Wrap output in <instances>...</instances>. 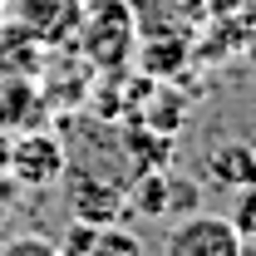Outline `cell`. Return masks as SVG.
Masks as SVG:
<instances>
[{"label":"cell","mask_w":256,"mask_h":256,"mask_svg":"<svg viewBox=\"0 0 256 256\" xmlns=\"http://www.w3.org/2000/svg\"><path fill=\"white\" fill-rule=\"evenodd\" d=\"M74 50L84 54L89 69L104 74H124L133 50H138V20L128 0H84L79 30H74Z\"/></svg>","instance_id":"cell-1"},{"label":"cell","mask_w":256,"mask_h":256,"mask_svg":"<svg viewBox=\"0 0 256 256\" xmlns=\"http://www.w3.org/2000/svg\"><path fill=\"white\" fill-rule=\"evenodd\" d=\"M69 168V148L60 133H50L44 124L10 133V178L15 188H54Z\"/></svg>","instance_id":"cell-2"},{"label":"cell","mask_w":256,"mask_h":256,"mask_svg":"<svg viewBox=\"0 0 256 256\" xmlns=\"http://www.w3.org/2000/svg\"><path fill=\"white\" fill-rule=\"evenodd\" d=\"M162 256H246V242L232 226V217L197 207L188 217H178V226L162 242Z\"/></svg>","instance_id":"cell-3"},{"label":"cell","mask_w":256,"mask_h":256,"mask_svg":"<svg viewBox=\"0 0 256 256\" xmlns=\"http://www.w3.org/2000/svg\"><path fill=\"white\" fill-rule=\"evenodd\" d=\"M79 15H84V0H10L5 5V20L15 30H25L34 44H44V50L74 44Z\"/></svg>","instance_id":"cell-4"},{"label":"cell","mask_w":256,"mask_h":256,"mask_svg":"<svg viewBox=\"0 0 256 256\" xmlns=\"http://www.w3.org/2000/svg\"><path fill=\"white\" fill-rule=\"evenodd\" d=\"M64 178H69V212H74V222L104 226V222H118L124 217L128 192L114 178H98L89 168H64Z\"/></svg>","instance_id":"cell-5"},{"label":"cell","mask_w":256,"mask_h":256,"mask_svg":"<svg viewBox=\"0 0 256 256\" xmlns=\"http://www.w3.org/2000/svg\"><path fill=\"white\" fill-rule=\"evenodd\" d=\"M44 114H50V104L40 94V79L0 69V133L34 128V124H44Z\"/></svg>","instance_id":"cell-6"},{"label":"cell","mask_w":256,"mask_h":256,"mask_svg":"<svg viewBox=\"0 0 256 256\" xmlns=\"http://www.w3.org/2000/svg\"><path fill=\"white\" fill-rule=\"evenodd\" d=\"M202 168H207V178L217 182V188H252L256 182V153L242 143V138H226V143H217V148H207V158H202Z\"/></svg>","instance_id":"cell-7"},{"label":"cell","mask_w":256,"mask_h":256,"mask_svg":"<svg viewBox=\"0 0 256 256\" xmlns=\"http://www.w3.org/2000/svg\"><path fill=\"white\" fill-rule=\"evenodd\" d=\"M50 54H54V50L34 44L30 34L15 30L10 20L0 25V69H10V74H30V79H44V69H50Z\"/></svg>","instance_id":"cell-8"},{"label":"cell","mask_w":256,"mask_h":256,"mask_svg":"<svg viewBox=\"0 0 256 256\" xmlns=\"http://www.w3.org/2000/svg\"><path fill=\"white\" fill-rule=\"evenodd\" d=\"M84 256H148V246H143V236L128 232L124 222H104V226H94Z\"/></svg>","instance_id":"cell-9"},{"label":"cell","mask_w":256,"mask_h":256,"mask_svg":"<svg viewBox=\"0 0 256 256\" xmlns=\"http://www.w3.org/2000/svg\"><path fill=\"white\" fill-rule=\"evenodd\" d=\"M226 217H232V226L242 232V242H256V182L236 192V202H232Z\"/></svg>","instance_id":"cell-10"},{"label":"cell","mask_w":256,"mask_h":256,"mask_svg":"<svg viewBox=\"0 0 256 256\" xmlns=\"http://www.w3.org/2000/svg\"><path fill=\"white\" fill-rule=\"evenodd\" d=\"M197 202H202V188L168 172V217H188V212H197Z\"/></svg>","instance_id":"cell-11"},{"label":"cell","mask_w":256,"mask_h":256,"mask_svg":"<svg viewBox=\"0 0 256 256\" xmlns=\"http://www.w3.org/2000/svg\"><path fill=\"white\" fill-rule=\"evenodd\" d=\"M0 256H64L50 236H34V232H25V236H10V242H0Z\"/></svg>","instance_id":"cell-12"},{"label":"cell","mask_w":256,"mask_h":256,"mask_svg":"<svg viewBox=\"0 0 256 256\" xmlns=\"http://www.w3.org/2000/svg\"><path fill=\"white\" fill-rule=\"evenodd\" d=\"M10 202H15V178H0V222H5Z\"/></svg>","instance_id":"cell-13"},{"label":"cell","mask_w":256,"mask_h":256,"mask_svg":"<svg viewBox=\"0 0 256 256\" xmlns=\"http://www.w3.org/2000/svg\"><path fill=\"white\" fill-rule=\"evenodd\" d=\"M0 178H10V133H0Z\"/></svg>","instance_id":"cell-14"},{"label":"cell","mask_w":256,"mask_h":256,"mask_svg":"<svg viewBox=\"0 0 256 256\" xmlns=\"http://www.w3.org/2000/svg\"><path fill=\"white\" fill-rule=\"evenodd\" d=\"M246 20H252V25H256V0H252V15H246Z\"/></svg>","instance_id":"cell-15"},{"label":"cell","mask_w":256,"mask_h":256,"mask_svg":"<svg viewBox=\"0 0 256 256\" xmlns=\"http://www.w3.org/2000/svg\"><path fill=\"white\" fill-rule=\"evenodd\" d=\"M252 64H256V44H252Z\"/></svg>","instance_id":"cell-16"}]
</instances>
